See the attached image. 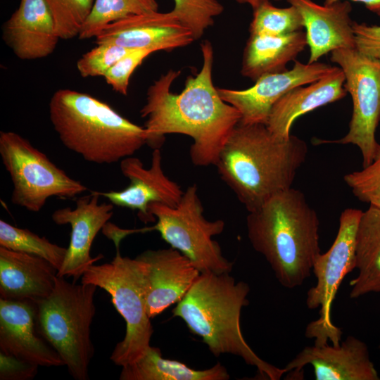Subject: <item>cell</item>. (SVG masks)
<instances>
[{
	"instance_id": "1",
	"label": "cell",
	"mask_w": 380,
	"mask_h": 380,
	"mask_svg": "<svg viewBox=\"0 0 380 380\" xmlns=\"http://www.w3.org/2000/svg\"><path fill=\"white\" fill-rule=\"evenodd\" d=\"M203 64L194 75L187 77L179 94L170 90L181 71L170 70L162 74L146 92V101L140 110L146 121L147 144L159 148L165 134L190 137L193 144L190 158L197 166L215 165L220 152L241 114L220 97L213 81L214 52L211 42L201 44Z\"/></svg>"
},
{
	"instance_id": "2",
	"label": "cell",
	"mask_w": 380,
	"mask_h": 380,
	"mask_svg": "<svg viewBox=\"0 0 380 380\" xmlns=\"http://www.w3.org/2000/svg\"><path fill=\"white\" fill-rule=\"evenodd\" d=\"M308 152L306 142L295 135L281 139L266 125L239 122L215 166L221 179L252 212L292 187Z\"/></svg>"
},
{
	"instance_id": "3",
	"label": "cell",
	"mask_w": 380,
	"mask_h": 380,
	"mask_svg": "<svg viewBox=\"0 0 380 380\" xmlns=\"http://www.w3.org/2000/svg\"><path fill=\"white\" fill-rule=\"evenodd\" d=\"M319 226L315 209L304 194L293 187L275 194L246 217L253 248L287 289L301 286L310 277L321 253Z\"/></svg>"
},
{
	"instance_id": "4",
	"label": "cell",
	"mask_w": 380,
	"mask_h": 380,
	"mask_svg": "<svg viewBox=\"0 0 380 380\" xmlns=\"http://www.w3.org/2000/svg\"><path fill=\"white\" fill-rule=\"evenodd\" d=\"M249 291L246 282H236L229 273H201L172 313L200 336L215 357L236 355L255 367L263 379L279 380L285 369L261 359L242 334L241 312L249 303Z\"/></svg>"
},
{
	"instance_id": "5",
	"label": "cell",
	"mask_w": 380,
	"mask_h": 380,
	"mask_svg": "<svg viewBox=\"0 0 380 380\" xmlns=\"http://www.w3.org/2000/svg\"><path fill=\"white\" fill-rule=\"evenodd\" d=\"M49 110L52 126L63 146L88 162H120L147 144L144 127L89 94L60 89L53 94Z\"/></svg>"
},
{
	"instance_id": "6",
	"label": "cell",
	"mask_w": 380,
	"mask_h": 380,
	"mask_svg": "<svg viewBox=\"0 0 380 380\" xmlns=\"http://www.w3.org/2000/svg\"><path fill=\"white\" fill-rule=\"evenodd\" d=\"M96 289L94 284L70 283L57 276L50 295L37 302L38 334L58 353L76 380L89 379L94 353L90 327L96 312Z\"/></svg>"
},
{
	"instance_id": "7",
	"label": "cell",
	"mask_w": 380,
	"mask_h": 380,
	"mask_svg": "<svg viewBox=\"0 0 380 380\" xmlns=\"http://www.w3.org/2000/svg\"><path fill=\"white\" fill-rule=\"evenodd\" d=\"M117 253L110 262L88 267L81 283L91 284L105 290L124 319L126 331L110 357L117 366L125 367L143 357L151 346L153 332L146 303L141 266L135 258Z\"/></svg>"
},
{
	"instance_id": "8",
	"label": "cell",
	"mask_w": 380,
	"mask_h": 380,
	"mask_svg": "<svg viewBox=\"0 0 380 380\" xmlns=\"http://www.w3.org/2000/svg\"><path fill=\"white\" fill-rule=\"evenodd\" d=\"M149 213L157 222L152 231L158 232L170 247L188 258L201 273H230L233 263L224 258L219 243L213 237L224 229L222 220H208L196 184L184 191L175 207L153 203Z\"/></svg>"
},
{
	"instance_id": "9",
	"label": "cell",
	"mask_w": 380,
	"mask_h": 380,
	"mask_svg": "<svg viewBox=\"0 0 380 380\" xmlns=\"http://www.w3.org/2000/svg\"><path fill=\"white\" fill-rule=\"evenodd\" d=\"M0 156L12 184L11 203L37 213L53 196L72 198L87 190L14 132H0Z\"/></svg>"
},
{
	"instance_id": "10",
	"label": "cell",
	"mask_w": 380,
	"mask_h": 380,
	"mask_svg": "<svg viewBox=\"0 0 380 380\" xmlns=\"http://www.w3.org/2000/svg\"><path fill=\"white\" fill-rule=\"evenodd\" d=\"M362 211L346 208L340 215L336 238L324 253L315 260L312 272L317 284L307 293L306 305L310 310L319 309V317L306 327L305 336L322 346L330 341L340 344L342 331L331 319V309L338 288L345 277L355 268V236Z\"/></svg>"
},
{
	"instance_id": "11",
	"label": "cell",
	"mask_w": 380,
	"mask_h": 380,
	"mask_svg": "<svg viewBox=\"0 0 380 380\" xmlns=\"http://www.w3.org/2000/svg\"><path fill=\"white\" fill-rule=\"evenodd\" d=\"M330 59L344 73V87L351 96L353 112L343 137L318 141L357 146L364 167L372 163L379 144L375 134L380 120V60L365 56L355 48L334 50Z\"/></svg>"
},
{
	"instance_id": "12",
	"label": "cell",
	"mask_w": 380,
	"mask_h": 380,
	"mask_svg": "<svg viewBox=\"0 0 380 380\" xmlns=\"http://www.w3.org/2000/svg\"><path fill=\"white\" fill-rule=\"evenodd\" d=\"M337 66L315 62L295 61L286 71L270 73L258 78L246 89L217 88L223 101L236 108L243 124L266 125L273 105L292 89L314 82L332 72Z\"/></svg>"
},
{
	"instance_id": "13",
	"label": "cell",
	"mask_w": 380,
	"mask_h": 380,
	"mask_svg": "<svg viewBox=\"0 0 380 380\" xmlns=\"http://www.w3.org/2000/svg\"><path fill=\"white\" fill-rule=\"evenodd\" d=\"M162 164L159 148H154L148 169L138 158H125L120 161V167L122 174L129 179V186L118 191L96 192L113 205L137 210L143 222H154L156 218L148 211L151 203L175 207L184 194L180 186L165 174Z\"/></svg>"
},
{
	"instance_id": "14",
	"label": "cell",
	"mask_w": 380,
	"mask_h": 380,
	"mask_svg": "<svg viewBox=\"0 0 380 380\" xmlns=\"http://www.w3.org/2000/svg\"><path fill=\"white\" fill-rule=\"evenodd\" d=\"M136 258L142 269L151 318L180 301L201 274L188 258L172 247L147 250Z\"/></svg>"
},
{
	"instance_id": "15",
	"label": "cell",
	"mask_w": 380,
	"mask_h": 380,
	"mask_svg": "<svg viewBox=\"0 0 380 380\" xmlns=\"http://www.w3.org/2000/svg\"><path fill=\"white\" fill-rule=\"evenodd\" d=\"M194 41L190 30L170 11L132 15L105 26L95 43L113 44L129 49L171 51Z\"/></svg>"
},
{
	"instance_id": "16",
	"label": "cell",
	"mask_w": 380,
	"mask_h": 380,
	"mask_svg": "<svg viewBox=\"0 0 380 380\" xmlns=\"http://www.w3.org/2000/svg\"><path fill=\"white\" fill-rule=\"evenodd\" d=\"M96 191L91 195L79 198L74 209L65 207L55 210L52 220L58 225L70 224V240L64 262L58 271V277H72L73 281L82 276L86 270L102 258H91L92 243L113 214V204L99 203Z\"/></svg>"
},
{
	"instance_id": "17",
	"label": "cell",
	"mask_w": 380,
	"mask_h": 380,
	"mask_svg": "<svg viewBox=\"0 0 380 380\" xmlns=\"http://www.w3.org/2000/svg\"><path fill=\"white\" fill-rule=\"evenodd\" d=\"M37 303L0 299V352L39 367L64 366L58 353L38 334Z\"/></svg>"
},
{
	"instance_id": "18",
	"label": "cell",
	"mask_w": 380,
	"mask_h": 380,
	"mask_svg": "<svg viewBox=\"0 0 380 380\" xmlns=\"http://www.w3.org/2000/svg\"><path fill=\"white\" fill-rule=\"evenodd\" d=\"M307 365L313 367L316 380H379L367 344L349 336L339 345L304 348L284 367L298 374Z\"/></svg>"
},
{
	"instance_id": "19",
	"label": "cell",
	"mask_w": 380,
	"mask_h": 380,
	"mask_svg": "<svg viewBox=\"0 0 380 380\" xmlns=\"http://www.w3.org/2000/svg\"><path fill=\"white\" fill-rule=\"evenodd\" d=\"M300 13L310 48L308 63L338 49H353L352 5L348 0L319 5L312 0H286Z\"/></svg>"
},
{
	"instance_id": "20",
	"label": "cell",
	"mask_w": 380,
	"mask_h": 380,
	"mask_svg": "<svg viewBox=\"0 0 380 380\" xmlns=\"http://www.w3.org/2000/svg\"><path fill=\"white\" fill-rule=\"evenodd\" d=\"M2 38L21 60L49 56L60 39L44 0H20L18 8L2 26Z\"/></svg>"
},
{
	"instance_id": "21",
	"label": "cell",
	"mask_w": 380,
	"mask_h": 380,
	"mask_svg": "<svg viewBox=\"0 0 380 380\" xmlns=\"http://www.w3.org/2000/svg\"><path fill=\"white\" fill-rule=\"evenodd\" d=\"M58 270L46 260L0 246V297L35 303L52 292Z\"/></svg>"
},
{
	"instance_id": "22",
	"label": "cell",
	"mask_w": 380,
	"mask_h": 380,
	"mask_svg": "<svg viewBox=\"0 0 380 380\" xmlns=\"http://www.w3.org/2000/svg\"><path fill=\"white\" fill-rule=\"evenodd\" d=\"M344 83V73L337 66L324 77L292 89L273 105L267 127L279 138H289L291 128L298 118L344 98L347 94Z\"/></svg>"
},
{
	"instance_id": "23",
	"label": "cell",
	"mask_w": 380,
	"mask_h": 380,
	"mask_svg": "<svg viewBox=\"0 0 380 380\" xmlns=\"http://www.w3.org/2000/svg\"><path fill=\"white\" fill-rule=\"evenodd\" d=\"M307 46L303 30L285 35L250 34L241 68L243 77L255 82L262 75L287 70L286 65Z\"/></svg>"
},
{
	"instance_id": "24",
	"label": "cell",
	"mask_w": 380,
	"mask_h": 380,
	"mask_svg": "<svg viewBox=\"0 0 380 380\" xmlns=\"http://www.w3.org/2000/svg\"><path fill=\"white\" fill-rule=\"evenodd\" d=\"M357 277L350 281V298L380 293V208L369 205L360 216L355 236Z\"/></svg>"
},
{
	"instance_id": "25",
	"label": "cell",
	"mask_w": 380,
	"mask_h": 380,
	"mask_svg": "<svg viewBox=\"0 0 380 380\" xmlns=\"http://www.w3.org/2000/svg\"><path fill=\"white\" fill-rule=\"evenodd\" d=\"M230 376L220 363L194 369L184 363L163 357L160 348L150 346L137 361L122 367L120 380H227Z\"/></svg>"
},
{
	"instance_id": "26",
	"label": "cell",
	"mask_w": 380,
	"mask_h": 380,
	"mask_svg": "<svg viewBox=\"0 0 380 380\" xmlns=\"http://www.w3.org/2000/svg\"><path fill=\"white\" fill-rule=\"evenodd\" d=\"M157 0H95L78 38L95 37L107 25L125 17L156 11Z\"/></svg>"
},
{
	"instance_id": "27",
	"label": "cell",
	"mask_w": 380,
	"mask_h": 380,
	"mask_svg": "<svg viewBox=\"0 0 380 380\" xmlns=\"http://www.w3.org/2000/svg\"><path fill=\"white\" fill-rule=\"evenodd\" d=\"M0 246L42 258L58 271L67 253V248L53 243L27 229L13 226L3 220H0Z\"/></svg>"
},
{
	"instance_id": "28",
	"label": "cell",
	"mask_w": 380,
	"mask_h": 380,
	"mask_svg": "<svg viewBox=\"0 0 380 380\" xmlns=\"http://www.w3.org/2000/svg\"><path fill=\"white\" fill-rule=\"evenodd\" d=\"M252 9L250 34L281 36L304 28L300 13L292 5L279 8L273 6L270 1H265Z\"/></svg>"
},
{
	"instance_id": "29",
	"label": "cell",
	"mask_w": 380,
	"mask_h": 380,
	"mask_svg": "<svg viewBox=\"0 0 380 380\" xmlns=\"http://www.w3.org/2000/svg\"><path fill=\"white\" fill-rule=\"evenodd\" d=\"M60 39L78 37L95 0H44Z\"/></svg>"
},
{
	"instance_id": "30",
	"label": "cell",
	"mask_w": 380,
	"mask_h": 380,
	"mask_svg": "<svg viewBox=\"0 0 380 380\" xmlns=\"http://www.w3.org/2000/svg\"><path fill=\"white\" fill-rule=\"evenodd\" d=\"M171 12L191 32L194 40L200 39L224 11L217 0H173Z\"/></svg>"
},
{
	"instance_id": "31",
	"label": "cell",
	"mask_w": 380,
	"mask_h": 380,
	"mask_svg": "<svg viewBox=\"0 0 380 380\" xmlns=\"http://www.w3.org/2000/svg\"><path fill=\"white\" fill-rule=\"evenodd\" d=\"M343 180L359 201L380 208V144L369 165L346 174Z\"/></svg>"
},
{
	"instance_id": "32",
	"label": "cell",
	"mask_w": 380,
	"mask_h": 380,
	"mask_svg": "<svg viewBox=\"0 0 380 380\" xmlns=\"http://www.w3.org/2000/svg\"><path fill=\"white\" fill-rule=\"evenodd\" d=\"M131 50L113 44H99L84 53L77 61L82 77H104L107 71Z\"/></svg>"
},
{
	"instance_id": "33",
	"label": "cell",
	"mask_w": 380,
	"mask_h": 380,
	"mask_svg": "<svg viewBox=\"0 0 380 380\" xmlns=\"http://www.w3.org/2000/svg\"><path fill=\"white\" fill-rule=\"evenodd\" d=\"M152 49H133L118 61L105 74L103 78L116 92L127 96L129 79L146 58L155 53Z\"/></svg>"
},
{
	"instance_id": "34",
	"label": "cell",
	"mask_w": 380,
	"mask_h": 380,
	"mask_svg": "<svg viewBox=\"0 0 380 380\" xmlns=\"http://www.w3.org/2000/svg\"><path fill=\"white\" fill-rule=\"evenodd\" d=\"M355 49L365 56L380 60V25L353 21Z\"/></svg>"
},
{
	"instance_id": "35",
	"label": "cell",
	"mask_w": 380,
	"mask_h": 380,
	"mask_svg": "<svg viewBox=\"0 0 380 380\" xmlns=\"http://www.w3.org/2000/svg\"><path fill=\"white\" fill-rule=\"evenodd\" d=\"M38 365L0 352L1 380H29L38 372Z\"/></svg>"
},
{
	"instance_id": "36",
	"label": "cell",
	"mask_w": 380,
	"mask_h": 380,
	"mask_svg": "<svg viewBox=\"0 0 380 380\" xmlns=\"http://www.w3.org/2000/svg\"><path fill=\"white\" fill-rule=\"evenodd\" d=\"M340 0H324V4H331ZM363 4L366 8L380 18V0H348Z\"/></svg>"
},
{
	"instance_id": "37",
	"label": "cell",
	"mask_w": 380,
	"mask_h": 380,
	"mask_svg": "<svg viewBox=\"0 0 380 380\" xmlns=\"http://www.w3.org/2000/svg\"><path fill=\"white\" fill-rule=\"evenodd\" d=\"M240 4H248L252 8L256 6L260 3L265 1H279V0H236Z\"/></svg>"
},
{
	"instance_id": "38",
	"label": "cell",
	"mask_w": 380,
	"mask_h": 380,
	"mask_svg": "<svg viewBox=\"0 0 380 380\" xmlns=\"http://www.w3.org/2000/svg\"><path fill=\"white\" fill-rule=\"evenodd\" d=\"M379 349H380V345H379Z\"/></svg>"
}]
</instances>
